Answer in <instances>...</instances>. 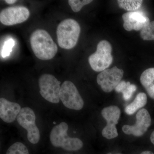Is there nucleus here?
<instances>
[{
    "instance_id": "1",
    "label": "nucleus",
    "mask_w": 154,
    "mask_h": 154,
    "mask_svg": "<svg viewBox=\"0 0 154 154\" xmlns=\"http://www.w3.org/2000/svg\"><path fill=\"white\" fill-rule=\"evenodd\" d=\"M30 43L34 54L41 60L51 59L57 53V45L46 30H35L30 36Z\"/></svg>"
},
{
    "instance_id": "2",
    "label": "nucleus",
    "mask_w": 154,
    "mask_h": 154,
    "mask_svg": "<svg viewBox=\"0 0 154 154\" xmlns=\"http://www.w3.org/2000/svg\"><path fill=\"white\" fill-rule=\"evenodd\" d=\"M81 32L79 24L74 19H66L60 22L57 29L58 44L60 47L70 49L76 45Z\"/></svg>"
},
{
    "instance_id": "3",
    "label": "nucleus",
    "mask_w": 154,
    "mask_h": 154,
    "mask_svg": "<svg viewBox=\"0 0 154 154\" xmlns=\"http://www.w3.org/2000/svg\"><path fill=\"white\" fill-rule=\"evenodd\" d=\"M68 125L62 122L53 128L50 140L54 146L60 147L68 151L79 150L83 147L82 141L78 138L69 137L67 134Z\"/></svg>"
},
{
    "instance_id": "4",
    "label": "nucleus",
    "mask_w": 154,
    "mask_h": 154,
    "mask_svg": "<svg viewBox=\"0 0 154 154\" xmlns=\"http://www.w3.org/2000/svg\"><path fill=\"white\" fill-rule=\"evenodd\" d=\"M111 52L112 47L110 43L107 40H101L97 45L96 52L88 58L92 69L97 72L106 69L113 61Z\"/></svg>"
},
{
    "instance_id": "5",
    "label": "nucleus",
    "mask_w": 154,
    "mask_h": 154,
    "mask_svg": "<svg viewBox=\"0 0 154 154\" xmlns=\"http://www.w3.org/2000/svg\"><path fill=\"white\" fill-rule=\"evenodd\" d=\"M40 94L45 100L52 103L60 102V82L54 76L45 74L42 75L38 80Z\"/></svg>"
},
{
    "instance_id": "6",
    "label": "nucleus",
    "mask_w": 154,
    "mask_h": 154,
    "mask_svg": "<svg viewBox=\"0 0 154 154\" xmlns=\"http://www.w3.org/2000/svg\"><path fill=\"white\" fill-rule=\"evenodd\" d=\"M18 123L28 131L27 137L31 143H38L40 140L39 130L36 124V116L30 107H23L17 117Z\"/></svg>"
},
{
    "instance_id": "7",
    "label": "nucleus",
    "mask_w": 154,
    "mask_h": 154,
    "mask_svg": "<svg viewBox=\"0 0 154 154\" xmlns=\"http://www.w3.org/2000/svg\"><path fill=\"white\" fill-rule=\"evenodd\" d=\"M60 99L63 105L69 109L80 110L84 102L74 84L70 81H65L61 86Z\"/></svg>"
},
{
    "instance_id": "8",
    "label": "nucleus",
    "mask_w": 154,
    "mask_h": 154,
    "mask_svg": "<svg viewBox=\"0 0 154 154\" xmlns=\"http://www.w3.org/2000/svg\"><path fill=\"white\" fill-rule=\"evenodd\" d=\"M30 11L24 6H14L3 9L0 13V21L3 25L12 26L26 21Z\"/></svg>"
},
{
    "instance_id": "9",
    "label": "nucleus",
    "mask_w": 154,
    "mask_h": 154,
    "mask_svg": "<svg viewBox=\"0 0 154 154\" xmlns=\"http://www.w3.org/2000/svg\"><path fill=\"white\" fill-rule=\"evenodd\" d=\"M123 74V70L116 66L105 69L97 76V83L104 92L110 93L115 89L121 82Z\"/></svg>"
},
{
    "instance_id": "10",
    "label": "nucleus",
    "mask_w": 154,
    "mask_h": 154,
    "mask_svg": "<svg viewBox=\"0 0 154 154\" xmlns=\"http://www.w3.org/2000/svg\"><path fill=\"white\" fill-rule=\"evenodd\" d=\"M121 114L120 109L116 106L105 107L102 111V116L107 121V124L102 131V135L107 139H112L118 135L116 125L118 123Z\"/></svg>"
},
{
    "instance_id": "11",
    "label": "nucleus",
    "mask_w": 154,
    "mask_h": 154,
    "mask_svg": "<svg viewBox=\"0 0 154 154\" xmlns=\"http://www.w3.org/2000/svg\"><path fill=\"white\" fill-rule=\"evenodd\" d=\"M136 122L133 125H124L122 131L125 134L141 136L144 134L151 124V118L148 111L144 108L139 110L136 114Z\"/></svg>"
},
{
    "instance_id": "12",
    "label": "nucleus",
    "mask_w": 154,
    "mask_h": 154,
    "mask_svg": "<svg viewBox=\"0 0 154 154\" xmlns=\"http://www.w3.org/2000/svg\"><path fill=\"white\" fill-rule=\"evenodd\" d=\"M122 18L124 21L123 27L128 31L141 30L150 22L148 17L140 11L128 12L122 15Z\"/></svg>"
},
{
    "instance_id": "13",
    "label": "nucleus",
    "mask_w": 154,
    "mask_h": 154,
    "mask_svg": "<svg viewBox=\"0 0 154 154\" xmlns=\"http://www.w3.org/2000/svg\"><path fill=\"white\" fill-rule=\"evenodd\" d=\"M19 104L11 102L4 98L0 99V117L7 123L15 120L21 110Z\"/></svg>"
},
{
    "instance_id": "14",
    "label": "nucleus",
    "mask_w": 154,
    "mask_h": 154,
    "mask_svg": "<svg viewBox=\"0 0 154 154\" xmlns=\"http://www.w3.org/2000/svg\"><path fill=\"white\" fill-rule=\"evenodd\" d=\"M140 81L149 96L154 99V68L145 70L141 75Z\"/></svg>"
},
{
    "instance_id": "15",
    "label": "nucleus",
    "mask_w": 154,
    "mask_h": 154,
    "mask_svg": "<svg viewBox=\"0 0 154 154\" xmlns=\"http://www.w3.org/2000/svg\"><path fill=\"white\" fill-rule=\"evenodd\" d=\"M147 96L144 93H140L137 95L132 103L127 106L125 109L128 115H132L140 108L143 107L147 103Z\"/></svg>"
},
{
    "instance_id": "16",
    "label": "nucleus",
    "mask_w": 154,
    "mask_h": 154,
    "mask_svg": "<svg viewBox=\"0 0 154 154\" xmlns=\"http://www.w3.org/2000/svg\"><path fill=\"white\" fill-rule=\"evenodd\" d=\"M119 8L127 11H134L140 8L143 1L142 0H119Z\"/></svg>"
},
{
    "instance_id": "17",
    "label": "nucleus",
    "mask_w": 154,
    "mask_h": 154,
    "mask_svg": "<svg viewBox=\"0 0 154 154\" xmlns=\"http://www.w3.org/2000/svg\"><path fill=\"white\" fill-rule=\"evenodd\" d=\"M140 35L144 40H154V21L150 22L141 30Z\"/></svg>"
},
{
    "instance_id": "18",
    "label": "nucleus",
    "mask_w": 154,
    "mask_h": 154,
    "mask_svg": "<svg viewBox=\"0 0 154 154\" xmlns=\"http://www.w3.org/2000/svg\"><path fill=\"white\" fill-rule=\"evenodd\" d=\"M6 154H29V152L24 144L17 142L9 148Z\"/></svg>"
},
{
    "instance_id": "19",
    "label": "nucleus",
    "mask_w": 154,
    "mask_h": 154,
    "mask_svg": "<svg viewBox=\"0 0 154 154\" xmlns=\"http://www.w3.org/2000/svg\"><path fill=\"white\" fill-rule=\"evenodd\" d=\"M93 2L91 0H69V5L73 11L78 12L81 11L84 6L88 5Z\"/></svg>"
},
{
    "instance_id": "20",
    "label": "nucleus",
    "mask_w": 154,
    "mask_h": 154,
    "mask_svg": "<svg viewBox=\"0 0 154 154\" xmlns=\"http://www.w3.org/2000/svg\"><path fill=\"white\" fill-rule=\"evenodd\" d=\"M15 45V42L12 38L8 39L5 42L3 45L2 49L1 51V56L3 58L8 57L12 52V48Z\"/></svg>"
},
{
    "instance_id": "21",
    "label": "nucleus",
    "mask_w": 154,
    "mask_h": 154,
    "mask_svg": "<svg viewBox=\"0 0 154 154\" xmlns=\"http://www.w3.org/2000/svg\"><path fill=\"white\" fill-rule=\"evenodd\" d=\"M137 90V87L135 85L131 84L130 82H128V85L126 88L122 91L123 97L125 101H128L131 99L133 94Z\"/></svg>"
},
{
    "instance_id": "22",
    "label": "nucleus",
    "mask_w": 154,
    "mask_h": 154,
    "mask_svg": "<svg viewBox=\"0 0 154 154\" xmlns=\"http://www.w3.org/2000/svg\"><path fill=\"white\" fill-rule=\"evenodd\" d=\"M127 85L128 82H125L124 81H121L115 88V91L118 93H122Z\"/></svg>"
},
{
    "instance_id": "23",
    "label": "nucleus",
    "mask_w": 154,
    "mask_h": 154,
    "mask_svg": "<svg viewBox=\"0 0 154 154\" xmlns=\"http://www.w3.org/2000/svg\"><path fill=\"white\" fill-rule=\"evenodd\" d=\"M5 2L8 4H10V5H12V4L16 3L17 1H15V0H6Z\"/></svg>"
},
{
    "instance_id": "24",
    "label": "nucleus",
    "mask_w": 154,
    "mask_h": 154,
    "mask_svg": "<svg viewBox=\"0 0 154 154\" xmlns=\"http://www.w3.org/2000/svg\"><path fill=\"white\" fill-rule=\"evenodd\" d=\"M150 140L153 144L154 145V131L152 132L150 136Z\"/></svg>"
},
{
    "instance_id": "25",
    "label": "nucleus",
    "mask_w": 154,
    "mask_h": 154,
    "mask_svg": "<svg viewBox=\"0 0 154 154\" xmlns=\"http://www.w3.org/2000/svg\"><path fill=\"white\" fill-rule=\"evenodd\" d=\"M141 154H154L152 152L149 151H144L141 153Z\"/></svg>"
},
{
    "instance_id": "26",
    "label": "nucleus",
    "mask_w": 154,
    "mask_h": 154,
    "mask_svg": "<svg viewBox=\"0 0 154 154\" xmlns=\"http://www.w3.org/2000/svg\"><path fill=\"white\" fill-rule=\"evenodd\" d=\"M107 154H112L111 153H108Z\"/></svg>"
},
{
    "instance_id": "27",
    "label": "nucleus",
    "mask_w": 154,
    "mask_h": 154,
    "mask_svg": "<svg viewBox=\"0 0 154 154\" xmlns=\"http://www.w3.org/2000/svg\"></svg>"
}]
</instances>
